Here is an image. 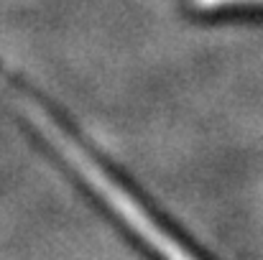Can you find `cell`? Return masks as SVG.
<instances>
[{
  "label": "cell",
  "instance_id": "obj_1",
  "mask_svg": "<svg viewBox=\"0 0 263 260\" xmlns=\"http://www.w3.org/2000/svg\"><path fill=\"white\" fill-rule=\"evenodd\" d=\"M39 130H41V133L54 143V148L74 166V171L80 173L82 178H87L89 184H92V189L115 209V214H118L120 219H125V222L133 227V232H136L138 237H143L161 258L164 260H197L192 253H186L169 232H164V230L154 222V217H151L125 189H120L107 173L102 171L51 117H44V120L39 123Z\"/></svg>",
  "mask_w": 263,
  "mask_h": 260
},
{
  "label": "cell",
  "instance_id": "obj_2",
  "mask_svg": "<svg viewBox=\"0 0 263 260\" xmlns=\"http://www.w3.org/2000/svg\"><path fill=\"white\" fill-rule=\"evenodd\" d=\"M202 10H217V8H235V5H263V0H192Z\"/></svg>",
  "mask_w": 263,
  "mask_h": 260
}]
</instances>
